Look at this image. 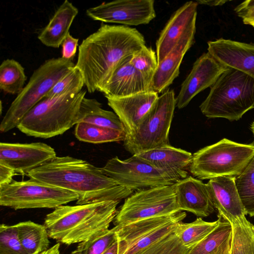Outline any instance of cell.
Wrapping results in <instances>:
<instances>
[{
  "label": "cell",
  "mask_w": 254,
  "mask_h": 254,
  "mask_svg": "<svg viewBox=\"0 0 254 254\" xmlns=\"http://www.w3.org/2000/svg\"><path fill=\"white\" fill-rule=\"evenodd\" d=\"M145 46L144 37L136 29L102 24L78 48L75 67L81 73L87 91H99L122 61Z\"/></svg>",
  "instance_id": "6da1fadb"
},
{
  "label": "cell",
  "mask_w": 254,
  "mask_h": 254,
  "mask_svg": "<svg viewBox=\"0 0 254 254\" xmlns=\"http://www.w3.org/2000/svg\"><path fill=\"white\" fill-rule=\"evenodd\" d=\"M36 180L76 193V204L127 198L133 190L118 185L101 168L73 157L56 156L27 175Z\"/></svg>",
  "instance_id": "7a4b0ae2"
},
{
  "label": "cell",
  "mask_w": 254,
  "mask_h": 254,
  "mask_svg": "<svg viewBox=\"0 0 254 254\" xmlns=\"http://www.w3.org/2000/svg\"><path fill=\"white\" fill-rule=\"evenodd\" d=\"M120 201L60 206L44 219L50 238L66 245L80 243L106 233L118 213Z\"/></svg>",
  "instance_id": "3957f363"
},
{
  "label": "cell",
  "mask_w": 254,
  "mask_h": 254,
  "mask_svg": "<svg viewBox=\"0 0 254 254\" xmlns=\"http://www.w3.org/2000/svg\"><path fill=\"white\" fill-rule=\"evenodd\" d=\"M208 118L238 121L254 109V79L245 73L229 67L210 87L199 106Z\"/></svg>",
  "instance_id": "277c9868"
},
{
  "label": "cell",
  "mask_w": 254,
  "mask_h": 254,
  "mask_svg": "<svg viewBox=\"0 0 254 254\" xmlns=\"http://www.w3.org/2000/svg\"><path fill=\"white\" fill-rule=\"evenodd\" d=\"M86 91L44 98L25 116L18 129L35 137L48 138L62 134L77 123V115Z\"/></svg>",
  "instance_id": "5b68a950"
},
{
  "label": "cell",
  "mask_w": 254,
  "mask_h": 254,
  "mask_svg": "<svg viewBox=\"0 0 254 254\" xmlns=\"http://www.w3.org/2000/svg\"><path fill=\"white\" fill-rule=\"evenodd\" d=\"M254 157V141L242 144L227 138L203 147L192 155L189 170L199 180L240 175Z\"/></svg>",
  "instance_id": "8992f818"
},
{
  "label": "cell",
  "mask_w": 254,
  "mask_h": 254,
  "mask_svg": "<svg viewBox=\"0 0 254 254\" xmlns=\"http://www.w3.org/2000/svg\"><path fill=\"white\" fill-rule=\"evenodd\" d=\"M74 66L72 61L61 57L46 60L35 70L6 111L0 124V131L6 132L17 127L27 113Z\"/></svg>",
  "instance_id": "52a82bcc"
},
{
  "label": "cell",
  "mask_w": 254,
  "mask_h": 254,
  "mask_svg": "<svg viewBox=\"0 0 254 254\" xmlns=\"http://www.w3.org/2000/svg\"><path fill=\"white\" fill-rule=\"evenodd\" d=\"M176 107L175 92L167 89L159 96L135 131L126 136V150L134 155L170 145L169 134Z\"/></svg>",
  "instance_id": "ba28073f"
},
{
  "label": "cell",
  "mask_w": 254,
  "mask_h": 254,
  "mask_svg": "<svg viewBox=\"0 0 254 254\" xmlns=\"http://www.w3.org/2000/svg\"><path fill=\"white\" fill-rule=\"evenodd\" d=\"M78 199L75 192L30 178L0 186V205L15 210L55 209Z\"/></svg>",
  "instance_id": "9c48e42d"
},
{
  "label": "cell",
  "mask_w": 254,
  "mask_h": 254,
  "mask_svg": "<svg viewBox=\"0 0 254 254\" xmlns=\"http://www.w3.org/2000/svg\"><path fill=\"white\" fill-rule=\"evenodd\" d=\"M174 184L137 190L126 198L113 221L115 226L180 211Z\"/></svg>",
  "instance_id": "30bf717a"
},
{
  "label": "cell",
  "mask_w": 254,
  "mask_h": 254,
  "mask_svg": "<svg viewBox=\"0 0 254 254\" xmlns=\"http://www.w3.org/2000/svg\"><path fill=\"white\" fill-rule=\"evenodd\" d=\"M185 211L158 215L122 226H115L118 254H134L175 231L186 217Z\"/></svg>",
  "instance_id": "8fae6325"
},
{
  "label": "cell",
  "mask_w": 254,
  "mask_h": 254,
  "mask_svg": "<svg viewBox=\"0 0 254 254\" xmlns=\"http://www.w3.org/2000/svg\"><path fill=\"white\" fill-rule=\"evenodd\" d=\"M101 169L118 185L133 191L174 184L164 173L136 154L125 160L113 157Z\"/></svg>",
  "instance_id": "7c38bea8"
},
{
  "label": "cell",
  "mask_w": 254,
  "mask_h": 254,
  "mask_svg": "<svg viewBox=\"0 0 254 254\" xmlns=\"http://www.w3.org/2000/svg\"><path fill=\"white\" fill-rule=\"evenodd\" d=\"M87 15L95 21L137 26L156 17L153 0H118L90 7Z\"/></svg>",
  "instance_id": "4fadbf2b"
},
{
  "label": "cell",
  "mask_w": 254,
  "mask_h": 254,
  "mask_svg": "<svg viewBox=\"0 0 254 254\" xmlns=\"http://www.w3.org/2000/svg\"><path fill=\"white\" fill-rule=\"evenodd\" d=\"M57 156L55 149L43 142L0 143V164L27 175Z\"/></svg>",
  "instance_id": "5bb4252c"
},
{
  "label": "cell",
  "mask_w": 254,
  "mask_h": 254,
  "mask_svg": "<svg viewBox=\"0 0 254 254\" xmlns=\"http://www.w3.org/2000/svg\"><path fill=\"white\" fill-rule=\"evenodd\" d=\"M228 68L208 52L203 53L194 63L182 83L176 98V107L181 109L186 107L199 92L210 87Z\"/></svg>",
  "instance_id": "9a60e30c"
},
{
  "label": "cell",
  "mask_w": 254,
  "mask_h": 254,
  "mask_svg": "<svg viewBox=\"0 0 254 254\" xmlns=\"http://www.w3.org/2000/svg\"><path fill=\"white\" fill-rule=\"evenodd\" d=\"M198 4L196 1L186 2L168 20L156 43L158 64L171 52L188 31L196 27Z\"/></svg>",
  "instance_id": "2e32d148"
},
{
  "label": "cell",
  "mask_w": 254,
  "mask_h": 254,
  "mask_svg": "<svg viewBox=\"0 0 254 254\" xmlns=\"http://www.w3.org/2000/svg\"><path fill=\"white\" fill-rule=\"evenodd\" d=\"M158 94L148 91L119 98H106L108 105L121 121L126 136L133 134L155 104Z\"/></svg>",
  "instance_id": "e0dca14e"
},
{
  "label": "cell",
  "mask_w": 254,
  "mask_h": 254,
  "mask_svg": "<svg viewBox=\"0 0 254 254\" xmlns=\"http://www.w3.org/2000/svg\"><path fill=\"white\" fill-rule=\"evenodd\" d=\"M235 177L222 176L210 179L206 184L218 216L235 223L246 218L247 213L238 192Z\"/></svg>",
  "instance_id": "ac0fdd59"
},
{
  "label": "cell",
  "mask_w": 254,
  "mask_h": 254,
  "mask_svg": "<svg viewBox=\"0 0 254 254\" xmlns=\"http://www.w3.org/2000/svg\"><path fill=\"white\" fill-rule=\"evenodd\" d=\"M207 45V52L219 62L254 79V44L220 38Z\"/></svg>",
  "instance_id": "d6986e66"
},
{
  "label": "cell",
  "mask_w": 254,
  "mask_h": 254,
  "mask_svg": "<svg viewBox=\"0 0 254 254\" xmlns=\"http://www.w3.org/2000/svg\"><path fill=\"white\" fill-rule=\"evenodd\" d=\"M132 55L122 61L98 91L106 98H119L150 90V84L130 63Z\"/></svg>",
  "instance_id": "ffe728a7"
},
{
  "label": "cell",
  "mask_w": 254,
  "mask_h": 254,
  "mask_svg": "<svg viewBox=\"0 0 254 254\" xmlns=\"http://www.w3.org/2000/svg\"><path fill=\"white\" fill-rule=\"evenodd\" d=\"M178 205L181 211L206 217L215 211L206 184L188 176L174 184Z\"/></svg>",
  "instance_id": "44dd1931"
},
{
  "label": "cell",
  "mask_w": 254,
  "mask_h": 254,
  "mask_svg": "<svg viewBox=\"0 0 254 254\" xmlns=\"http://www.w3.org/2000/svg\"><path fill=\"white\" fill-rule=\"evenodd\" d=\"M137 155L164 173L175 184L188 176L192 155L186 150L170 145Z\"/></svg>",
  "instance_id": "7402d4cb"
},
{
  "label": "cell",
  "mask_w": 254,
  "mask_h": 254,
  "mask_svg": "<svg viewBox=\"0 0 254 254\" xmlns=\"http://www.w3.org/2000/svg\"><path fill=\"white\" fill-rule=\"evenodd\" d=\"M195 30L196 27L188 31L171 52L158 64L151 83V91L158 94L165 91L178 77L183 59L194 42Z\"/></svg>",
  "instance_id": "603a6c76"
},
{
  "label": "cell",
  "mask_w": 254,
  "mask_h": 254,
  "mask_svg": "<svg viewBox=\"0 0 254 254\" xmlns=\"http://www.w3.org/2000/svg\"><path fill=\"white\" fill-rule=\"evenodd\" d=\"M78 13V9L71 2L64 0L40 32L38 39L47 47L58 48L69 33Z\"/></svg>",
  "instance_id": "cb8c5ba5"
},
{
  "label": "cell",
  "mask_w": 254,
  "mask_h": 254,
  "mask_svg": "<svg viewBox=\"0 0 254 254\" xmlns=\"http://www.w3.org/2000/svg\"><path fill=\"white\" fill-rule=\"evenodd\" d=\"M232 240V225L221 217L218 226L188 254H230Z\"/></svg>",
  "instance_id": "d4e9b609"
},
{
  "label": "cell",
  "mask_w": 254,
  "mask_h": 254,
  "mask_svg": "<svg viewBox=\"0 0 254 254\" xmlns=\"http://www.w3.org/2000/svg\"><path fill=\"white\" fill-rule=\"evenodd\" d=\"M81 122L125 131L116 113L103 109L101 104L93 98L85 97L82 99L77 115V123Z\"/></svg>",
  "instance_id": "484cf974"
},
{
  "label": "cell",
  "mask_w": 254,
  "mask_h": 254,
  "mask_svg": "<svg viewBox=\"0 0 254 254\" xmlns=\"http://www.w3.org/2000/svg\"><path fill=\"white\" fill-rule=\"evenodd\" d=\"M15 225L21 245L27 254H41L49 249L50 237L44 225L26 221Z\"/></svg>",
  "instance_id": "4316f807"
},
{
  "label": "cell",
  "mask_w": 254,
  "mask_h": 254,
  "mask_svg": "<svg viewBox=\"0 0 254 254\" xmlns=\"http://www.w3.org/2000/svg\"><path fill=\"white\" fill-rule=\"evenodd\" d=\"M221 217L213 222H207L201 217L190 223H179L174 233L182 244L191 249L210 234L219 224Z\"/></svg>",
  "instance_id": "83f0119b"
},
{
  "label": "cell",
  "mask_w": 254,
  "mask_h": 254,
  "mask_svg": "<svg viewBox=\"0 0 254 254\" xmlns=\"http://www.w3.org/2000/svg\"><path fill=\"white\" fill-rule=\"evenodd\" d=\"M74 134L80 141L95 144L124 141L126 137L125 131L83 122L75 125Z\"/></svg>",
  "instance_id": "f1b7e54d"
},
{
  "label": "cell",
  "mask_w": 254,
  "mask_h": 254,
  "mask_svg": "<svg viewBox=\"0 0 254 254\" xmlns=\"http://www.w3.org/2000/svg\"><path fill=\"white\" fill-rule=\"evenodd\" d=\"M27 77L24 68L13 59L4 60L0 65V88L11 94H18L24 88Z\"/></svg>",
  "instance_id": "f546056e"
},
{
  "label": "cell",
  "mask_w": 254,
  "mask_h": 254,
  "mask_svg": "<svg viewBox=\"0 0 254 254\" xmlns=\"http://www.w3.org/2000/svg\"><path fill=\"white\" fill-rule=\"evenodd\" d=\"M231 225L230 254H254V225L246 218Z\"/></svg>",
  "instance_id": "4dcf8cb0"
},
{
  "label": "cell",
  "mask_w": 254,
  "mask_h": 254,
  "mask_svg": "<svg viewBox=\"0 0 254 254\" xmlns=\"http://www.w3.org/2000/svg\"><path fill=\"white\" fill-rule=\"evenodd\" d=\"M237 190L247 214L254 216V157L235 179Z\"/></svg>",
  "instance_id": "1f68e13d"
},
{
  "label": "cell",
  "mask_w": 254,
  "mask_h": 254,
  "mask_svg": "<svg viewBox=\"0 0 254 254\" xmlns=\"http://www.w3.org/2000/svg\"><path fill=\"white\" fill-rule=\"evenodd\" d=\"M130 63L151 85L158 64L154 51L145 46L132 55Z\"/></svg>",
  "instance_id": "d6a6232c"
},
{
  "label": "cell",
  "mask_w": 254,
  "mask_h": 254,
  "mask_svg": "<svg viewBox=\"0 0 254 254\" xmlns=\"http://www.w3.org/2000/svg\"><path fill=\"white\" fill-rule=\"evenodd\" d=\"M190 250L173 232L134 254H188Z\"/></svg>",
  "instance_id": "836d02e7"
},
{
  "label": "cell",
  "mask_w": 254,
  "mask_h": 254,
  "mask_svg": "<svg viewBox=\"0 0 254 254\" xmlns=\"http://www.w3.org/2000/svg\"><path fill=\"white\" fill-rule=\"evenodd\" d=\"M117 240L114 227L90 240L80 243L71 254H102Z\"/></svg>",
  "instance_id": "e575fe53"
},
{
  "label": "cell",
  "mask_w": 254,
  "mask_h": 254,
  "mask_svg": "<svg viewBox=\"0 0 254 254\" xmlns=\"http://www.w3.org/2000/svg\"><path fill=\"white\" fill-rule=\"evenodd\" d=\"M85 85L80 71L75 66L59 79L45 98L57 96L64 94L78 92Z\"/></svg>",
  "instance_id": "d590c367"
},
{
  "label": "cell",
  "mask_w": 254,
  "mask_h": 254,
  "mask_svg": "<svg viewBox=\"0 0 254 254\" xmlns=\"http://www.w3.org/2000/svg\"><path fill=\"white\" fill-rule=\"evenodd\" d=\"M0 254H27L21 245L15 224L0 225Z\"/></svg>",
  "instance_id": "8d00e7d4"
},
{
  "label": "cell",
  "mask_w": 254,
  "mask_h": 254,
  "mask_svg": "<svg viewBox=\"0 0 254 254\" xmlns=\"http://www.w3.org/2000/svg\"><path fill=\"white\" fill-rule=\"evenodd\" d=\"M234 11L246 25L254 28V0H247L237 5Z\"/></svg>",
  "instance_id": "74e56055"
},
{
  "label": "cell",
  "mask_w": 254,
  "mask_h": 254,
  "mask_svg": "<svg viewBox=\"0 0 254 254\" xmlns=\"http://www.w3.org/2000/svg\"><path fill=\"white\" fill-rule=\"evenodd\" d=\"M78 39L73 37L69 32L62 44V58L72 61L76 53Z\"/></svg>",
  "instance_id": "f35d334b"
},
{
  "label": "cell",
  "mask_w": 254,
  "mask_h": 254,
  "mask_svg": "<svg viewBox=\"0 0 254 254\" xmlns=\"http://www.w3.org/2000/svg\"><path fill=\"white\" fill-rule=\"evenodd\" d=\"M17 174L12 169L0 164V186L10 183Z\"/></svg>",
  "instance_id": "ab89813d"
},
{
  "label": "cell",
  "mask_w": 254,
  "mask_h": 254,
  "mask_svg": "<svg viewBox=\"0 0 254 254\" xmlns=\"http://www.w3.org/2000/svg\"><path fill=\"white\" fill-rule=\"evenodd\" d=\"M198 4H204L211 6H221L224 4L229 0H199L196 1Z\"/></svg>",
  "instance_id": "60d3db41"
},
{
  "label": "cell",
  "mask_w": 254,
  "mask_h": 254,
  "mask_svg": "<svg viewBox=\"0 0 254 254\" xmlns=\"http://www.w3.org/2000/svg\"><path fill=\"white\" fill-rule=\"evenodd\" d=\"M119 244L117 240L111 247L102 254H118Z\"/></svg>",
  "instance_id": "b9f144b4"
},
{
  "label": "cell",
  "mask_w": 254,
  "mask_h": 254,
  "mask_svg": "<svg viewBox=\"0 0 254 254\" xmlns=\"http://www.w3.org/2000/svg\"><path fill=\"white\" fill-rule=\"evenodd\" d=\"M60 247V243H58L41 254H61Z\"/></svg>",
  "instance_id": "7bdbcfd3"
},
{
  "label": "cell",
  "mask_w": 254,
  "mask_h": 254,
  "mask_svg": "<svg viewBox=\"0 0 254 254\" xmlns=\"http://www.w3.org/2000/svg\"><path fill=\"white\" fill-rule=\"evenodd\" d=\"M251 129L254 135V121L252 123L251 125Z\"/></svg>",
  "instance_id": "ee69618b"
}]
</instances>
